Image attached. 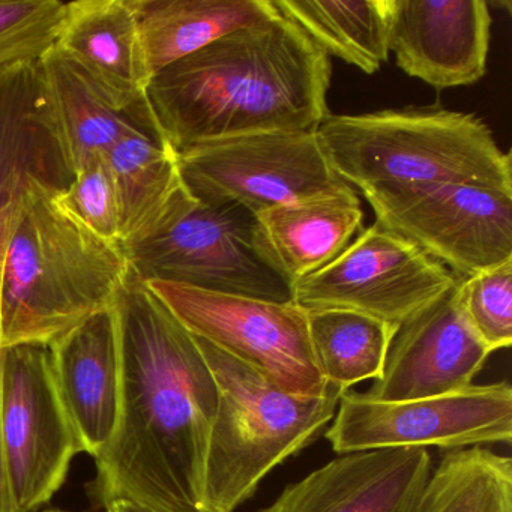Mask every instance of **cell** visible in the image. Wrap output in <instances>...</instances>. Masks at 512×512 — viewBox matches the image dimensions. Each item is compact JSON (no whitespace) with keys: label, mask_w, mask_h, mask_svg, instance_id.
I'll return each mask as SVG.
<instances>
[{"label":"cell","mask_w":512,"mask_h":512,"mask_svg":"<svg viewBox=\"0 0 512 512\" xmlns=\"http://www.w3.org/2000/svg\"><path fill=\"white\" fill-rule=\"evenodd\" d=\"M121 389L115 433L97 461L103 505L131 499L161 512L203 511L206 454L218 407L194 335L130 274L118 302Z\"/></svg>","instance_id":"obj_1"},{"label":"cell","mask_w":512,"mask_h":512,"mask_svg":"<svg viewBox=\"0 0 512 512\" xmlns=\"http://www.w3.org/2000/svg\"><path fill=\"white\" fill-rule=\"evenodd\" d=\"M331 74L328 56L278 13L164 68L146 97L181 152L253 134L319 130L329 116Z\"/></svg>","instance_id":"obj_2"},{"label":"cell","mask_w":512,"mask_h":512,"mask_svg":"<svg viewBox=\"0 0 512 512\" xmlns=\"http://www.w3.org/2000/svg\"><path fill=\"white\" fill-rule=\"evenodd\" d=\"M131 268L121 245L95 235L58 194H23L0 278L4 347L46 344L115 307Z\"/></svg>","instance_id":"obj_3"},{"label":"cell","mask_w":512,"mask_h":512,"mask_svg":"<svg viewBox=\"0 0 512 512\" xmlns=\"http://www.w3.org/2000/svg\"><path fill=\"white\" fill-rule=\"evenodd\" d=\"M317 133L335 172L367 200L442 184L512 191L511 155L472 113L442 107L329 113Z\"/></svg>","instance_id":"obj_4"},{"label":"cell","mask_w":512,"mask_h":512,"mask_svg":"<svg viewBox=\"0 0 512 512\" xmlns=\"http://www.w3.org/2000/svg\"><path fill=\"white\" fill-rule=\"evenodd\" d=\"M218 388L206 454L203 511L235 512L263 479L310 445L334 419L346 389L304 397L275 385L262 371L196 337Z\"/></svg>","instance_id":"obj_5"},{"label":"cell","mask_w":512,"mask_h":512,"mask_svg":"<svg viewBox=\"0 0 512 512\" xmlns=\"http://www.w3.org/2000/svg\"><path fill=\"white\" fill-rule=\"evenodd\" d=\"M131 274L206 292L292 302L293 286L269 253L256 214L194 200L157 235L125 250Z\"/></svg>","instance_id":"obj_6"},{"label":"cell","mask_w":512,"mask_h":512,"mask_svg":"<svg viewBox=\"0 0 512 512\" xmlns=\"http://www.w3.org/2000/svg\"><path fill=\"white\" fill-rule=\"evenodd\" d=\"M182 181L208 205H238L253 214L301 200L355 190L332 166L322 137L265 133L203 143L178 152Z\"/></svg>","instance_id":"obj_7"},{"label":"cell","mask_w":512,"mask_h":512,"mask_svg":"<svg viewBox=\"0 0 512 512\" xmlns=\"http://www.w3.org/2000/svg\"><path fill=\"white\" fill-rule=\"evenodd\" d=\"M146 287L196 337L262 371L284 391L325 394L311 344L308 311L296 302H271L148 281Z\"/></svg>","instance_id":"obj_8"},{"label":"cell","mask_w":512,"mask_h":512,"mask_svg":"<svg viewBox=\"0 0 512 512\" xmlns=\"http://www.w3.org/2000/svg\"><path fill=\"white\" fill-rule=\"evenodd\" d=\"M82 445L62 406L46 344L5 347L0 373V458L14 512H31L62 487Z\"/></svg>","instance_id":"obj_9"},{"label":"cell","mask_w":512,"mask_h":512,"mask_svg":"<svg viewBox=\"0 0 512 512\" xmlns=\"http://www.w3.org/2000/svg\"><path fill=\"white\" fill-rule=\"evenodd\" d=\"M325 437L338 455L391 448L461 449L509 445V382L472 385L463 391L406 401H376L347 391Z\"/></svg>","instance_id":"obj_10"},{"label":"cell","mask_w":512,"mask_h":512,"mask_svg":"<svg viewBox=\"0 0 512 512\" xmlns=\"http://www.w3.org/2000/svg\"><path fill=\"white\" fill-rule=\"evenodd\" d=\"M458 278L403 236L373 224L325 268L293 286L305 310H350L400 328Z\"/></svg>","instance_id":"obj_11"},{"label":"cell","mask_w":512,"mask_h":512,"mask_svg":"<svg viewBox=\"0 0 512 512\" xmlns=\"http://www.w3.org/2000/svg\"><path fill=\"white\" fill-rule=\"evenodd\" d=\"M376 224L461 278L512 262V191L442 184L368 199Z\"/></svg>","instance_id":"obj_12"},{"label":"cell","mask_w":512,"mask_h":512,"mask_svg":"<svg viewBox=\"0 0 512 512\" xmlns=\"http://www.w3.org/2000/svg\"><path fill=\"white\" fill-rule=\"evenodd\" d=\"M461 278L395 332L382 377L364 392L376 401H406L463 391L491 352L461 307Z\"/></svg>","instance_id":"obj_13"},{"label":"cell","mask_w":512,"mask_h":512,"mask_svg":"<svg viewBox=\"0 0 512 512\" xmlns=\"http://www.w3.org/2000/svg\"><path fill=\"white\" fill-rule=\"evenodd\" d=\"M74 176L41 59L0 71V212L32 187L61 196Z\"/></svg>","instance_id":"obj_14"},{"label":"cell","mask_w":512,"mask_h":512,"mask_svg":"<svg viewBox=\"0 0 512 512\" xmlns=\"http://www.w3.org/2000/svg\"><path fill=\"white\" fill-rule=\"evenodd\" d=\"M491 22L484 0H394L389 52L433 88L473 85L487 70Z\"/></svg>","instance_id":"obj_15"},{"label":"cell","mask_w":512,"mask_h":512,"mask_svg":"<svg viewBox=\"0 0 512 512\" xmlns=\"http://www.w3.org/2000/svg\"><path fill=\"white\" fill-rule=\"evenodd\" d=\"M433 470L427 448L338 455L257 512H415Z\"/></svg>","instance_id":"obj_16"},{"label":"cell","mask_w":512,"mask_h":512,"mask_svg":"<svg viewBox=\"0 0 512 512\" xmlns=\"http://www.w3.org/2000/svg\"><path fill=\"white\" fill-rule=\"evenodd\" d=\"M53 380L83 452L109 445L119 413L121 358L116 305L49 344Z\"/></svg>","instance_id":"obj_17"},{"label":"cell","mask_w":512,"mask_h":512,"mask_svg":"<svg viewBox=\"0 0 512 512\" xmlns=\"http://www.w3.org/2000/svg\"><path fill=\"white\" fill-rule=\"evenodd\" d=\"M55 47L116 109L145 100L152 74L130 0L65 4Z\"/></svg>","instance_id":"obj_18"},{"label":"cell","mask_w":512,"mask_h":512,"mask_svg":"<svg viewBox=\"0 0 512 512\" xmlns=\"http://www.w3.org/2000/svg\"><path fill=\"white\" fill-rule=\"evenodd\" d=\"M107 158L118 190L124 253L166 229L196 200L182 181L178 152L161 128L131 131Z\"/></svg>","instance_id":"obj_19"},{"label":"cell","mask_w":512,"mask_h":512,"mask_svg":"<svg viewBox=\"0 0 512 512\" xmlns=\"http://www.w3.org/2000/svg\"><path fill=\"white\" fill-rule=\"evenodd\" d=\"M278 269L295 286L337 259L362 229L356 190L301 200L256 215Z\"/></svg>","instance_id":"obj_20"},{"label":"cell","mask_w":512,"mask_h":512,"mask_svg":"<svg viewBox=\"0 0 512 512\" xmlns=\"http://www.w3.org/2000/svg\"><path fill=\"white\" fill-rule=\"evenodd\" d=\"M152 77L209 44L278 16L272 0H130Z\"/></svg>","instance_id":"obj_21"},{"label":"cell","mask_w":512,"mask_h":512,"mask_svg":"<svg viewBox=\"0 0 512 512\" xmlns=\"http://www.w3.org/2000/svg\"><path fill=\"white\" fill-rule=\"evenodd\" d=\"M41 64L74 172L89 158L109 154L131 131L160 128L148 97L128 109H116L56 47Z\"/></svg>","instance_id":"obj_22"},{"label":"cell","mask_w":512,"mask_h":512,"mask_svg":"<svg viewBox=\"0 0 512 512\" xmlns=\"http://www.w3.org/2000/svg\"><path fill=\"white\" fill-rule=\"evenodd\" d=\"M325 53L365 74L389 58L394 0H272Z\"/></svg>","instance_id":"obj_23"},{"label":"cell","mask_w":512,"mask_h":512,"mask_svg":"<svg viewBox=\"0 0 512 512\" xmlns=\"http://www.w3.org/2000/svg\"><path fill=\"white\" fill-rule=\"evenodd\" d=\"M311 344L326 382L349 391L377 380L398 326L350 310H307Z\"/></svg>","instance_id":"obj_24"},{"label":"cell","mask_w":512,"mask_h":512,"mask_svg":"<svg viewBox=\"0 0 512 512\" xmlns=\"http://www.w3.org/2000/svg\"><path fill=\"white\" fill-rule=\"evenodd\" d=\"M415 512H512V460L485 446L445 452Z\"/></svg>","instance_id":"obj_25"},{"label":"cell","mask_w":512,"mask_h":512,"mask_svg":"<svg viewBox=\"0 0 512 512\" xmlns=\"http://www.w3.org/2000/svg\"><path fill=\"white\" fill-rule=\"evenodd\" d=\"M64 14L59 0H0V71L43 59L58 41Z\"/></svg>","instance_id":"obj_26"},{"label":"cell","mask_w":512,"mask_h":512,"mask_svg":"<svg viewBox=\"0 0 512 512\" xmlns=\"http://www.w3.org/2000/svg\"><path fill=\"white\" fill-rule=\"evenodd\" d=\"M461 278V277H460ZM461 307L491 353L512 343V262L461 278Z\"/></svg>","instance_id":"obj_27"},{"label":"cell","mask_w":512,"mask_h":512,"mask_svg":"<svg viewBox=\"0 0 512 512\" xmlns=\"http://www.w3.org/2000/svg\"><path fill=\"white\" fill-rule=\"evenodd\" d=\"M59 197L95 235L121 245L118 190L107 154L95 155L77 167L70 190Z\"/></svg>","instance_id":"obj_28"},{"label":"cell","mask_w":512,"mask_h":512,"mask_svg":"<svg viewBox=\"0 0 512 512\" xmlns=\"http://www.w3.org/2000/svg\"><path fill=\"white\" fill-rule=\"evenodd\" d=\"M19 206L5 209L0 212V278H2V268H4L5 250H7L8 239H10L11 230H13L16 212ZM4 344L0 337V373H2V356H4ZM0 512H14L11 506L10 494H8L7 482H5L4 467H2V458H0Z\"/></svg>","instance_id":"obj_29"},{"label":"cell","mask_w":512,"mask_h":512,"mask_svg":"<svg viewBox=\"0 0 512 512\" xmlns=\"http://www.w3.org/2000/svg\"><path fill=\"white\" fill-rule=\"evenodd\" d=\"M104 506L107 512H161L152 506L131 499H113Z\"/></svg>","instance_id":"obj_30"},{"label":"cell","mask_w":512,"mask_h":512,"mask_svg":"<svg viewBox=\"0 0 512 512\" xmlns=\"http://www.w3.org/2000/svg\"><path fill=\"white\" fill-rule=\"evenodd\" d=\"M49 512H61V511H49Z\"/></svg>","instance_id":"obj_31"}]
</instances>
